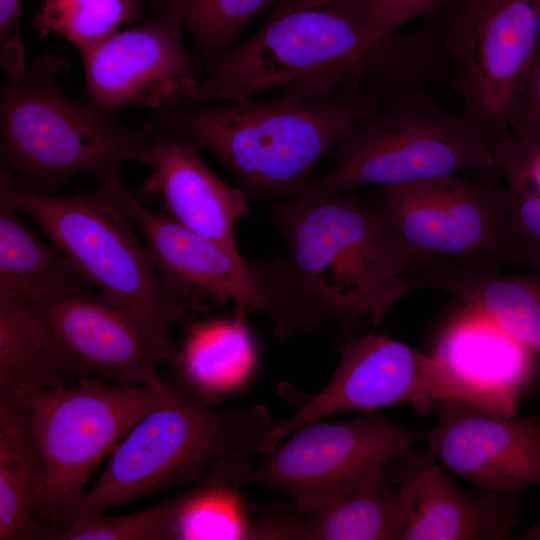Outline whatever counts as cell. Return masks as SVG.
<instances>
[{"instance_id":"6da1fadb","label":"cell","mask_w":540,"mask_h":540,"mask_svg":"<svg viewBox=\"0 0 540 540\" xmlns=\"http://www.w3.org/2000/svg\"><path fill=\"white\" fill-rule=\"evenodd\" d=\"M377 113L372 97L349 88L328 99L285 91L167 106L154 109L148 122L211 153L250 196L295 197L326 154Z\"/></svg>"},{"instance_id":"7a4b0ae2","label":"cell","mask_w":540,"mask_h":540,"mask_svg":"<svg viewBox=\"0 0 540 540\" xmlns=\"http://www.w3.org/2000/svg\"><path fill=\"white\" fill-rule=\"evenodd\" d=\"M59 54L43 53L18 82L0 93L1 165L21 191L51 196L80 173L100 183L119 181L129 161L144 163L152 135L117 122L61 88L69 70Z\"/></svg>"},{"instance_id":"3957f363","label":"cell","mask_w":540,"mask_h":540,"mask_svg":"<svg viewBox=\"0 0 540 540\" xmlns=\"http://www.w3.org/2000/svg\"><path fill=\"white\" fill-rule=\"evenodd\" d=\"M270 216L282 232L290 263L330 322L367 317L377 326L409 294L403 277L412 263L379 206L351 191L311 204H275Z\"/></svg>"},{"instance_id":"277c9868","label":"cell","mask_w":540,"mask_h":540,"mask_svg":"<svg viewBox=\"0 0 540 540\" xmlns=\"http://www.w3.org/2000/svg\"><path fill=\"white\" fill-rule=\"evenodd\" d=\"M130 213L152 255L171 321L188 311L206 310L231 300L235 314L265 315L285 339L329 323L299 282L290 261L255 260L197 235L166 214L129 199Z\"/></svg>"},{"instance_id":"5b68a950","label":"cell","mask_w":540,"mask_h":540,"mask_svg":"<svg viewBox=\"0 0 540 540\" xmlns=\"http://www.w3.org/2000/svg\"><path fill=\"white\" fill-rule=\"evenodd\" d=\"M271 425L262 404L220 410L178 384L176 393L146 414L114 449L72 519L191 483L223 455L258 453Z\"/></svg>"},{"instance_id":"8992f818","label":"cell","mask_w":540,"mask_h":540,"mask_svg":"<svg viewBox=\"0 0 540 540\" xmlns=\"http://www.w3.org/2000/svg\"><path fill=\"white\" fill-rule=\"evenodd\" d=\"M334 156L333 169L312 179L294 200L318 203L363 184H407L466 170L499 174L483 130L442 109L420 88L393 98L347 136Z\"/></svg>"},{"instance_id":"52a82bcc","label":"cell","mask_w":540,"mask_h":540,"mask_svg":"<svg viewBox=\"0 0 540 540\" xmlns=\"http://www.w3.org/2000/svg\"><path fill=\"white\" fill-rule=\"evenodd\" d=\"M16 208L30 217L81 278L120 309L171 335L160 279L130 213L121 181L104 182L69 196L10 190Z\"/></svg>"},{"instance_id":"ba28073f","label":"cell","mask_w":540,"mask_h":540,"mask_svg":"<svg viewBox=\"0 0 540 540\" xmlns=\"http://www.w3.org/2000/svg\"><path fill=\"white\" fill-rule=\"evenodd\" d=\"M76 381L12 394L26 406L42 454L35 515L48 525L47 530L60 529L72 520L97 465L178 389L173 384L122 387L92 376Z\"/></svg>"},{"instance_id":"9c48e42d","label":"cell","mask_w":540,"mask_h":540,"mask_svg":"<svg viewBox=\"0 0 540 540\" xmlns=\"http://www.w3.org/2000/svg\"><path fill=\"white\" fill-rule=\"evenodd\" d=\"M375 1L280 0L257 33L207 70L187 104L254 96L350 68L362 52Z\"/></svg>"},{"instance_id":"30bf717a","label":"cell","mask_w":540,"mask_h":540,"mask_svg":"<svg viewBox=\"0 0 540 540\" xmlns=\"http://www.w3.org/2000/svg\"><path fill=\"white\" fill-rule=\"evenodd\" d=\"M507 188L458 175L383 186L379 208L412 265L435 259L497 269L519 264L508 230Z\"/></svg>"},{"instance_id":"8fae6325","label":"cell","mask_w":540,"mask_h":540,"mask_svg":"<svg viewBox=\"0 0 540 540\" xmlns=\"http://www.w3.org/2000/svg\"><path fill=\"white\" fill-rule=\"evenodd\" d=\"M440 32L463 116L489 143L508 116L540 43V0H450Z\"/></svg>"},{"instance_id":"7c38bea8","label":"cell","mask_w":540,"mask_h":540,"mask_svg":"<svg viewBox=\"0 0 540 540\" xmlns=\"http://www.w3.org/2000/svg\"><path fill=\"white\" fill-rule=\"evenodd\" d=\"M11 294L39 317L69 382L92 376L122 387L168 384L159 368L177 358L171 335L152 329L100 293L80 286Z\"/></svg>"},{"instance_id":"4fadbf2b","label":"cell","mask_w":540,"mask_h":540,"mask_svg":"<svg viewBox=\"0 0 540 540\" xmlns=\"http://www.w3.org/2000/svg\"><path fill=\"white\" fill-rule=\"evenodd\" d=\"M293 432L262 453L249 483L287 491L306 514L387 474L393 460L424 438V431L400 427L378 410L340 422L317 420Z\"/></svg>"},{"instance_id":"5bb4252c","label":"cell","mask_w":540,"mask_h":540,"mask_svg":"<svg viewBox=\"0 0 540 540\" xmlns=\"http://www.w3.org/2000/svg\"><path fill=\"white\" fill-rule=\"evenodd\" d=\"M458 399L494 412L491 404L466 387L433 355L376 334L349 340L328 383L292 416L272 423L260 443L262 454L299 427L343 411H371L412 403L433 408Z\"/></svg>"},{"instance_id":"9a60e30c","label":"cell","mask_w":540,"mask_h":540,"mask_svg":"<svg viewBox=\"0 0 540 540\" xmlns=\"http://www.w3.org/2000/svg\"><path fill=\"white\" fill-rule=\"evenodd\" d=\"M181 31L174 19L152 14L81 51L88 103L109 115L125 105L187 104L207 71L185 48Z\"/></svg>"},{"instance_id":"2e32d148","label":"cell","mask_w":540,"mask_h":540,"mask_svg":"<svg viewBox=\"0 0 540 540\" xmlns=\"http://www.w3.org/2000/svg\"><path fill=\"white\" fill-rule=\"evenodd\" d=\"M433 408L438 422L423 440L444 469L484 492L517 494L540 485V414L515 418L458 399Z\"/></svg>"},{"instance_id":"e0dca14e","label":"cell","mask_w":540,"mask_h":540,"mask_svg":"<svg viewBox=\"0 0 540 540\" xmlns=\"http://www.w3.org/2000/svg\"><path fill=\"white\" fill-rule=\"evenodd\" d=\"M390 473L404 510L401 540H505L512 537L517 494L471 495L444 474L427 453L411 448Z\"/></svg>"},{"instance_id":"ac0fdd59","label":"cell","mask_w":540,"mask_h":540,"mask_svg":"<svg viewBox=\"0 0 540 540\" xmlns=\"http://www.w3.org/2000/svg\"><path fill=\"white\" fill-rule=\"evenodd\" d=\"M145 127L152 143L143 163L150 169L144 192L158 194L166 215L187 230L238 251L235 225L247 212L250 194L220 179L191 141L149 122Z\"/></svg>"},{"instance_id":"d6986e66","label":"cell","mask_w":540,"mask_h":540,"mask_svg":"<svg viewBox=\"0 0 540 540\" xmlns=\"http://www.w3.org/2000/svg\"><path fill=\"white\" fill-rule=\"evenodd\" d=\"M434 356L496 413L513 416L538 355L489 316L465 306L442 332Z\"/></svg>"},{"instance_id":"ffe728a7","label":"cell","mask_w":540,"mask_h":540,"mask_svg":"<svg viewBox=\"0 0 540 540\" xmlns=\"http://www.w3.org/2000/svg\"><path fill=\"white\" fill-rule=\"evenodd\" d=\"M410 290L435 289L484 313L540 356V271L502 273L459 263L430 266L409 279Z\"/></svg>"},{"instance_id":"44dd1931","label":"cell","mask_w":540,"mask_h":540,"mask_svg":"<svg viewBox=\"0 0 540 540\" xmlns=\"http://www.w3.org/2000/svg\"><path fill=\"white\" fill-rule=\"evenodd\" d=\"M252 455H223L193 488L171 499L167 540H252L255 507L241 491L249 483Z\"/></svg>"},{"instance_id":"7402d4cb","label":"cell","mask_w":540,"mask_h":540,"mask_svg":"<svg viewBox=\"0 0 540 540\" xmlns=\"http://www.w3.org/2000/svg\"><path fill=\"white\" fill-rule=\"evenodd\" d=\"M256 362L246 318H217L191 325L171 366L180 386L214 404L242 387Z\"/></svg>"},{"instance_id":"603a6c76","label":"cell","mask_w":540,"mask_h":540,"mask_svg":"<svg viewBox=\"0 0 540 540\" xmlns=\"http://www.w3.org/2000/svg\"><path fill=\"white\" fill-rule=\"evenodd\" d=\"M43 458L29 413L16 396L0 392V539H41L36 515Z\"/></svg>"},{"instance_id":"cb8c5ba5","label":"cell","mask_w":540,"mask_h":540,"mask_svg":"<svg viewBox=\"0 0 540 540\" xmlns=\"http://www.w3.org/2000/svg\"><path fill=\"white\" fill-rule=\"evenodd\" d=\"M455 79L454 66L441 35L431 30L394 31L363 52L350 66L346 84L394 98L427 81Z\"/></svg>"},{"instance_id":"d4e9b609","label":"cell","mask_w":540,"mask_h":540,"mask_svg":"<svg viewBox=\"0 0 540 540\" xmlns=\"http://www.w3.org/2000/svg\"><path fill=\"white\" fill-rule=\"evenodd\" d=\"M17 181L0 167V289L10 293L86 286L73 264L19 218L10 190Z\"/></svg>"},{"instance_id":"484cf974","label":"cell","mask_w":540,"mask_h":540,"mask_svg":"<svg viewBox=\"0 0 540 540\" xmlns=\"http://www.w3.org/2000/svg\"><path fill=\"white\" fill-rule=\"evenodd\" d=\"M68 383L37 314L0 289V392L23 395Z\"/></svg>"},{"instance_id":"4316f807","label":"cell","mask_w":540,"mask_h":540,"mask_svg":"<svg viewBox=\"0 0 540 540\" xmlns=\"http://www.w3.org/2000/svg\"><path fill=\"white\" fill-rule=\"evenodd\" d=\"M309 540H401L404 510L388 474L308 514Z\"/></svg>"},{"instance_id":"83f0119b","label":"cell","mask_w":540,"mask_h":540,"mask_svg":"<svg viewBox=\"0 0 540 540\" xmlns=\"http://www.w3.org/2000/svg\"><path fill=\"white\" fill-rule=\"evenodd\" d=\"M153 14L177 21L193 38L206 67L236 44L246 25L280 0H141Z\"/></svg>"},{"instance_id":"f1b7e54d","label":"cell","mask_w":540,"mask_h":540,"mask_svg":"<svg viewBox=\"0 0 540 540\" xmlns=\"http://www.w3.org/2000/svg\"><path fill=\"white\" fill-rule=\"evenodd\" d=\"M142 1L44 0L33 27L40 37L55 33L79 52L138 19Z\"/></svg>"},{"instance_id":"f546056e","label":"cell","mask_w":540,"mask_h":540,"mask_svg":"<svg viewBox=\"0 0 540 540\" xmlns=\"http://www.w3.org/2000/svg\"><path fill=\"white\" fill-rule=\"evenodd\" d=\"M170 500L119 516L102 512L75 516L60 529L45 530V540H167Z\"/></svg>"},{"instance_id":"4dcf8cb0","label":"cell","mask_w":540,"mask_h":540,"mask_svg":"<svg viewBox=\"0 0 540 540\" xmlns=\"http://www.w3.org/2000/svg\"><path fill=\"white\" fill-rule=\"evenodd\" d=\"M490 146L509 191L540 193V139L517 136L508 129Z\"/></svg>"},{"instance_id":"1f68e13d","label":"cell","mask_w":540,"mask_h":540,"mask_svg":"<svg viewBox=\"0 0 540 540\" xmlns=\"http://www.w3.org/2000/svg\"><path fill=\"white\" fill-rule=\"evenodd\" d=\"M509 193L508 230L519 264L540 271V193Z\"/></svg>"},{"instance_id":"d6a6232c","label":"cell","mask_w":540,"mask_h":540,"mask_svg":"<svg viewBox=\"0 0 540 540\" xmlns=\"http://www.w3.org/2000/svg\"><path fill=\"white\" fill-rule=\"evenodd\" d=\"M450 0H376L366 25L362 52L417 17L443 9ZM360 54V55H361Z\"/></svg>"},{"instance_id":"836d02e7","label":"cell","mask_w":540,"mask_h":540,"mask_svg":"<svg viewBox=\"0 0 540 540\" xmlns=\"http://www.w3.org/2000/svg\"><path fill=\"white\" fill-rule=\"evenodd\" d=\"M22 0H0V69L10 83L27 73L25 46L21 36Z\"/></svg>"},{"instance_id":"e575fe53","label":"cell","mask_w":540,"mask_h":540,"mask_svg":"<svg viewBox=\"0 0 540 540\" xmlns=\"http://www.w3.org/2000/svg\"><path fill=\"white\" fill-rule=\"evenodd\" d=\"M517 136L540 139V43L508 116Z\"/></svg>"},{"instance_id":"d590c367","label":"cell","mask_w":540,"mask_h":540,"mask_svg":"<svg viewBox=\"0 0 540 540\" xmlns=\"http://www.w3.org/2000/svg\"><path fill=\"white\" fill-rule=\"evenodd\" d=\"M517 539L521 540H540V517L537 522L527 531L520 534Z\"/></svg>"}]
</instances>
